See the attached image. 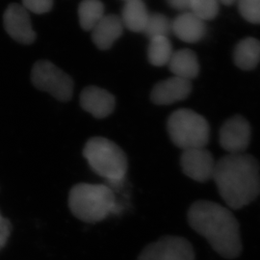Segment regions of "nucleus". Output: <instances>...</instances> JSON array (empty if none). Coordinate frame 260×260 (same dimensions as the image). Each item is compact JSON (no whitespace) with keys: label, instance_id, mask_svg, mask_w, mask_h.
Here are the masks:
<instances>
[{"label":"nucleus","instance_id":"nucleus-22","mask_svg":"<svg viewBox=\"0 0 260 260\" xmlns=\"http://www.w3.org/2000/svg\"><path fill=\"white\" fill-rule=\"evenodd\" d=\"M242 17L251 23L260 24V0H237Z\"/></svg>","mask_w":260,"mask_h":260},{"label":"nucleus","instance_id":"nucleus-27","mask_svg":"<svg viewBox=\"0 0 260 260\" xmlns=\"http://www.w3.org/2000/svg\"><path fill=\"white\" fill-rule=\"evenodd\" d=\"M124 1H125V2H127V1H131V0H124Z\"/></svg>","mask_w":260,"mask_h":260},{"label":"nucleus","instance_id":"nucleus-4","mask_svg":"<svg viewBox=\"0 0 260 260\" xmlns=\"http://www.w3.org/2000/svg\"><path fill=\"white\" fill-rule=\"evenodd\" d=\"M83 156L93 172L108 182L112 190L124 184L127 157L114 142L103 137L91 138L84 147Z\"/></svg>","mask_w":260,"mask_h":260},{"label":"nucleus","instance_id":"nucleus-15","mask_svg":"<svg viewBox=\"0 0 260 260\" xmlns=\"http://www.w3.org/2000/svg\"><path fill=\"white\" fill-rule=\"evenodd\" d=\"M169 66L174 75L187 80L195 78L200 72L197 56L189 49H182L173 53Z\"/></svg>","mask_w":260,"mask_h":260},{"label":"nucleus","instance_id":"nucleus-11","mask_svg":"<svg viewBox=\"0 0 260 260\" xmlns=\"http://www.w3.org/2000/svg\"><path fill=\"white\" fill-rule=\"evenodd\" d=\"M191 90L190 80L175 76L156 84L151 92V100L159 105L172 104L185 100Z\"/></svg>","mask_w":260,"mask_h":260},{"label":"nucleus","instance_id":"nucleus-14","mask_svg":"<svg viewBox=\"0 0 260 260\" xmlns=\"http://www.w3.org/2000/svg\"><path fill=\"white\" fill-rule=\"evenodd\" d=\"M173 32L186 43H196L205 36V21L193 13H185L177 17L172 24Z\"/></svg>","mask_w":260,"mask_h":260},{"label":"nucleus","instance_id":"nucleus-21","mask_svg":"<svg viewBox=\"0 0 260 260\" xmlns=\"http://www.w3.org/2000/svg\"><path fill=\"white\" fill-rule=\"evenodd\" d=\"M191 13L202 20H209L217 16L219 12L218 0H191Z\"/></svg>","mask_w":260,"mask_h":260},{"label":"nucleus","instance_id":"nucleus-20","mask_svg":"<svg viewBox=\"0 0 260 260\" xmlns=\"http://www.w3.org/2000/svg\"><path fill=\"white\" fill-rule=\"evenodd\" d=\"M170 28V22L165 16L161 14H150L144 32L150 39L161 36L167 37Z\"/></svg>","mask_w":260,"mask_h":260},{"label":"nucleus","instance_id":"nucleus-9","mask_svg":"<svg viewBox=\"0 0 260 260\" xmlns=\"http://www.w3.org/2000/svg\"><path fill=\"white\" fill-rule=\"evenodd\" d=\"M251 135L249 121L242 116H234L222 125L220 144L229 154L244 153L250 146Z\"/></svg>","mask_w":260,"mask_h":260},{"label":"nucleus","instance_id":"nucleus-3","mask_svg":"<svg viewBox=\"0 0 260 260\" xmlns=\"http://www.w3.org/2000/svg\"><path fill=\"white\" fill-rule=\"evenodd\" d=\"M69 207L75 217L87 223L102 222L119 211L114 190L104 184L74 186L69 194Z\"/></svg>","mask_w":260,"mask_h":260},{"label":"nucleus","instance_id":"nucleus-8","mask_svg":"<svg viewBox=\"0 0 260 260\" xmlns=\"http://www.w3.org/2000/svg\"><path fill=\"white\" fill-rule=\"evenodd\" d=\"M180 166L185 176L205 183L213 179L216 162L212 153L205 148L186 149L181 154Z\"/></svg>","mask_w":260,"mask_h":260},{"label":"nucleus","instance_id":"nucleus-1","mask_svg":"<svg viewBox=\"0 0 260 260\" xmlns=\"http://www.w3.org/2000/svg\"><path fill=\"white\" fill-rule=\"evenodd\" d=\"M187 220L221 256L234 259L241 254L240 224L226 207L210 201H198L190 206Z\"/></svg>","mask_w":260,"mask_h":260},{"label":"nucleus","instance_id":"nucleus-2","mask_svg":"<svg viewBox=\"0 0 260 260\" xmlns=\"http://www.w3.org/2000/svg\"><path fill=\"white\" fill-rule=\"evenodd\" d=\"M213 180L228 206L241 209L259 197V162L245 152L226 154L216 162Z\"/></svg>","mask_w":260,"mask_h":260},{"label":"nucleus","instance_id":"nucleus-17","mask_svg":"<svg viewBox=\"0 0 260 260\" xmlns=\"http://www.w3.org/2000/svg\"><path fill=\"white\" fill-rule=\"evenodd\" d=\"M149 12L141 0L127 1L122 10V24L133 32H144L149 19Z\"/></svg>","mask_w":260,"mask_h":260},{"label":"nucleus","instance_id":"nucleus-10","mask_svg":"<svg viewBox=\"0 0 260 260\" xmlns=\"http://www.w3.org/2000/svg\"><path fill=\"white\" fill-rule=\"evenodd\" d=\"M4 27L15 41L23 45L32 44L36 34L32 27L27 10L23 6L13 3L8 6L3 16Z\"/></svg>","mask_w":260,"mask_h":260},{"label":"nucleus","instance_id":"nucleus-25","mask_svg":"<svg viewBox=\"0 0 260 260\" xmlns=\"http://www.w3.org/2000/svg\"><path fill=\"white\" fill-rule=\"evenodd\" d=\"M190 1L191 0H168V3L175 9L183 10L189 8Z\"/></svg>","mask_w":260,"mask_h":260},{"label":"nucleus","instance_id":"nucleus-16","mask_svg":"<svg viewBox=\"0 0 260 260\" xmlns=\"http://www.w3.org/2000/svg\"><path fill=\"white\" fill-rule=\"evenodd\" d=\"M260 61V42L254 38L240 41L234 50V62L244 71H250L258 65Z\"/></svg>","mask_w":260,"mask_h":260},{"label":"nucleus","instance_id":"nucleus-24","mask_svg":"<svg viewBox=\"0 0 260 260\" xmlns=\"http://www.w3.org/2000/svg\"><path fill=\"white\" fill-rule=\"evenodd\" d=\"M12 232V225L9 220L0 213V251L7 244Z\"/></svg>","mask_w":260,"mask_h":260},{"label":"nucleus","instance_id":"nucleus-5","mask_svg":"<svg viewBox=\"0 0 260 260\" xmlns=\"http://www.w3.org/2000/svg\"><path fill=\"white\" fill-rule=\"evenodd\" d=\"M167 128L172 142L183 150L205 148L210 138L207 121L190 109L174 112L169 118Z\"/></svg>","mask_w":260,"mask_h":260},{"label":"nucleus","instance_id":"nucleus-13","mask_svg":"<svg viewBox=\"0 0 260 260\" xmlns=\"http://www.w3.org/2000/svg\"><path fill=\"white\" fill-rule=\"evenodd\" d=\"M122 21L115 15L105 16L93 27V43L101 49H107L120 38L122 33Z\"/></svg>","mask_w":260,"mask_h":260},{"label":"nucleus","instance_id":"nucleus-18","mask_svg":"<svg viewBox=\"0 0 260 260\" xmlns=\"http://www.w3.org/2000/svg\"><path fill=\"white\" fill-rule=\"evenodd\" d=\"M103 13L104 7L101 0H83L78 9L81 27L84 30H93L104 17Z\"/></svg>","mask_w":260,"mask_h":260},{"label":"nucleus","instance_id":"nucleus-19","mask_svg":"<svg viewBox=\"0 0 260 260\" xmlns=\"http://www.w3.org/2000/svg\"><path fill=\"white\" fill-rule=\"evenodd\" d=\"M173 55V49L167 37L161 36L150 39L149 47V60L153 66L169 64Z\"/></svg>","mask_w":260,"mask_h":260},{"label":"nucleus","instance_id":"nucleus-12","mask_svg":"<svg viewBox=\"0 0 260 260\" xmlns=\"http://www.w3.org/2000/svg\"><path fill=\"white\" fill-rule=\"evenodd\" d=\"M80 103L84 110L93 117L102 119L109 116L115 108V99L111 93L99 87H88L80 96Z\"/></svg>","mask_w":260,"mask_h":260},{"label":"nucleus","instance_id":"nucleus-26","mask_svg":"<svg viewBox=\"0 0 260 260\" xmlns=\"http://www.w3.org/2000/svg\"><path fill=\"white\" fill-rule=\"evenodd\" d=\"M220 1L223 3V4H225V5H231V4L234 3L236 0H220Z\"/></svg>","mask_w":260,"mask_h":260},{"label":"nucleus","instance_id":"nucleus-23","mask_svg":"<svg viewBox=\"0 0 260 260\" xmlns=\"http://www.w3.org/2000/svg\"><path fill=\"white\" fill-rule=\"evenodd\" d=\"M22 6L35 14H45L53 6V0H22Z\"/></svg>","mask_w":260,"mask_h":260},{"label":"nucleus","instance_id":"nucleus-7","mask_svg":"<svg viewBox=\"0 0 260 260\" xmlns=\"http://www.w3.org/2000/svg\"><path fill=\"white\" fill-rule=\"evenodd\" d=\"M137 260H196L195 251L185 238L166 235L146 246Z\"/></svg>","mask_w":260,"mask_h":260},{"label":"nucleus","instance_id":"nucleus-6","mask_svg":"<svg viewBox=\"0 0 260 260\" xmlns=\"http://www.w3.org/2000/svg\"><path fill=\"white\" fill-rule=\"evenodd\" d=\"M31 78L38 89L52 94L59 101L68 102L73 96L72 78L49 61L37 62L33 67Z\"/></svg>","mask_w":260,"mask_h":260}]
</instances>
